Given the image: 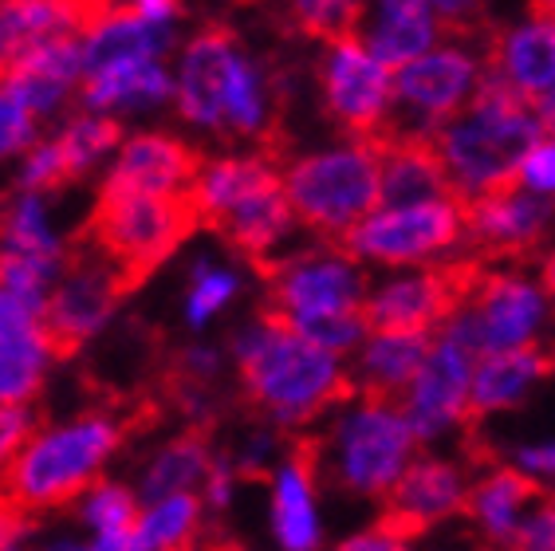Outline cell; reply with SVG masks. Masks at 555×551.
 <instances>
[{"mask_svg":"<svg viewBox=\"0 0 555 551\" xmlns=\"http://www.w3.org/2000/svg\"><path fill=\"white\" fill-rule=\"evenodd\" d=\"M60 359L48 304L0 287V406H36Z\"/></svg>","mask_w":555,"mask_h":551,"instance_id":"9a60e30c","label":"cell"},{"mask_svg":"<svg viewBox=\"0 0 555 551\" xmlns=\"http://www.w3.org/2000/svg\"><path fill=\"white\" fill-rule=\"evenodd\" d=\"M202 150L178 130L134 127L122 134L115 158L95 181V193H142V197H190Z\"/></svg>","mask_w":555,"mask_h":551,"instance_id":"2e32d148","label":"cell"},{"mask_svg":"<svg viewBox=\"0 0 555 551\" xmlns=\"http://www.w3.org/2000/svg\"><path fill=\"white\" fill-rule=\"evenodd\" d=\"M520 465L524 469H535V473H555V446L520 449Z\"/></svg>","mask_w":555,"mask_h":551,"instance_id":"60d3db41","label":"cell"},{"mask_svg":"<svg viewBox=\"0 0 555 551\" xmlns=\"http://www.w3.org/2000/svg\"><path fill=\"white\" fill-rule=\"evenodd\" d=\"M335 551H410V543L390 540V536H383V531L371 524L366 531H359V536H351V540H343Z\"/></svg>","mask_w":555,"mask_h":551,"instance_id":"ab89813d","label":"cell"},{"mask_svg":"<svg viewBox=\"0 0 555 551\" xmlns=\"http://www.w3.org/2000/svg\"><path fill=\"white\" fill-rule=\"evenodd\" d=\"M540 379H555V339H532L504 355H485L473 374L469 413L461 430H481L485 413L516 406Z\"/></svg>","mask_w":555,"mask_h":551,"instance_id":"484cf974","label":"cell"},{"mask_svg":"<svg viewBox=\"0 0 555 551\" xmlns=\"http://www.w3.org/2000/svg\"><path fill=\"white\" fill-rule=\"evenodd\" d=\"M547 485L528 477L516 465H489L485 473L473 477L469 500H465V516L481 531V551H508L520 520L528 516L535 500L544 497Z\"/></svg>","mask_w":555,"mask_h":551,"instance_id":"cb8c5ba5","label":"cell"},{"mask_svg":"<svg viewBox=\"0 0 555 551\" xmlns=\"http://www.w3.org/2000/svg\"><path fill=\"white\" fill-rule=\"evenodd\" d=\"M520 185H524V190L552 193V197H555V142H540V146L524 158Z\"/></svg>","mask_w":555,"mask_h":551,"instance_id":"74e56055","label":"cell"},{"mask_svg":"<svg viewBox=\"0 0 555 551\" xmlns=\"http://www.w3.org/2000/svg\"><path fill=\"white\" fill-rule=\"evenodd\" d=\"M284 79L229 24H205L173 55V115L190 134L272 150Z\"/></svg>","mask_w":555,"mask_h":551,"instance_id":"6da1fadb","label":"cell"},{"mask_svg":"<svg viewBox=\"0 0 555 551\" xmlns=\"http://www.w3.org/2000/svg\"><path fill=\"white\" fill-rule=\"evenodd\" d=\"M83 67L107 64V60H173L182 48L178 28L146 24L127 4H107L79 36Z\"/></svg>","mask_w":555,"mask_h":551,"instance_id":"f1b7e54d","label":"cell"},{"mask_svg":"<svg viewBox=\"0 0 555 551\" xmlns=\"http://www.w3.org/2000/svg\"><path fill=\"white\" fill-rule=\"evenodd\" d=\"M0 256L67 268V260L75 256V236L64 225L55 193L9 190L0 197Z\"/></svg>","mask_w":555,"mask_h":551,"instance_id":"44dd1931","label":"cell"},{"mask_svg":"<svg viewBox=\"0 0 555 551\" xmlns=\"http://www.w3.org/2000/svg\"><path fill=\"white\" fill-rule=\"evenodd\" d=\"M36 425H40V413L33 406H0V477L9 473L24 441L36 434Z\"/></svg>","mask_w":555,"mask_h":551,"instance_id":"8d00e7d4","label":"cell"},{"mask_svg":"<svg viewBox=\"0 0 555 551\" xmlns=\"http://www.w3.org/2000/svg\"><path fill=\"white\" fill-rule=\"evenodd\" d=\"M323 115L351 142H378L390 106H395V72L366 52L359 36L323 43L315 60Z\"/></svg>","mask_w":555,"mask_h":551,"instance_id":"8fae6325","label":"cell"},{"mask_svg":"<svg viewBox=\"0 0 555 551\" xmlns=\"http://www.w3.org/2000/svg\"><path fill=\"white\" fill-rule=\"evenodd\" d=\"M111 0H0V72L36 48L79 40Z\"/></svg>","mask_w":555,"mask_h":551,"instance_id":"603a6c76","label":"cell"},{"mask_svg":"<svg viewBox=\"0 0 555 551\" xmlns=\"http://www.w3.org/2000/svg\"><path fill=\"white\" fill-rule=\"evenodd\" d=\"M528 9L540 12V16H552V21H555V0H528Z\"/></svg>","mask_w":555,"mask_h":551,"instance_id":"ee69618b","label":"cell"},{"mask_svg":"<svg viewBox=\"0 0 555 551\" xmlns=\"http://www.w3.org/2000/svg\"><path fill=\"white\" fill-rule=\"evenodd\" d=\"M485 272H489V260L465 253L422 272L395 276L383 287H371L363 308L366 331L371 335H438L449 319L473 304Z\"/></svg>","mask_w":555,"mask_h":551,"instance_id":"30bf717a","label":"cell"},{"mask_svg":"<svg viewBox=\"0 0 555 551\" xmlns=\"http://www.w3.org/2000/svg\"><path fill=\"white\" fill-rule=\"evenodd\" d=\"M555 233V205L520 190L485 193L465 202V248L489 265L544 260Z\"/></svg>","mask_w":555,"mask_h":551,"instance_id":"e0dca14e","label":"cell"},{"mask_svg":"<svg viewBox=\"0 0 555 551\" xmlns=\"http://www.w3.org/2000/svg\"><path fill=\"white\" fill-rule=\"evenodd\" d=\"M540 138L544 123L532 99L520 95L504 75L485 72L473 103L449 118L434 142L461 202H473L485 193L520 190V166Z\"/></svg>","mask_w":555,"mask_h":551,"instance_id":"277c9868","label":"cell"},{"mask_svg":"<svg viewBox=\"0 0 555 551\" xmlns=\"http://www.w3.org/2000/svg\"><path fill=\"white\" fill-rule=\"evenodd\" d=\"M0 84L12 87L24 103L33 106L43 127L60 123L72 111H79L83 91V48L79 40H60L48 48H36L24 60L0 72Z\"/></svg>","mask_w":555,"mask_h":551,"instance_id":"7402d4cb","label":"cell"},{"mask_svg":"<svg viewBox=\"0 0 555 551\" xmlns=\"http://www.w3.org/2000/svg\"><path fill=\"white\" fill-rule=\"evenodd\" d=\"M473 480L465 469L441 457H414L410 469L395 480V488L383 497V509L374 528L398 543L422 540L429 528H438L441 520L465 516Z\"/></svg>","mask_w":555,"mask_h":551,"instance_id":"ac0fdd59","label":"cell"},{"mask_svg":"<svg viewBox=\"0 0 555 551\" xmlns=\"http://www.w3.org/2000/svg\"><path fill=\"white\" fill-rule=\"evenodd\" d=\"M79 106L115 123L173 111V60H107L83 67Z\"/></svg>","mask_w":555,"mask_h":551,"instance_id":"ffe728a7","label":"cell"},{"mask_svg":"<svg viewBox=\"0 0 555 551\" xmlns=\"http://www.w3.org/2000/svg\"><path fill=\"white\" fill-rule=\"evenodd\" d=\"M508 551H555V492L547 488L520 520Z\"/></svg>","mask_w":555,"mask_h":551,"instance_id":"d590c367","label":"cell"},{"mask_svg":"<svg viewBox=\"0 0 555 551\" xmlns=\"http://www.w3.org/2000/svg\"><path fill=\"white\" fill-rule=\"evenodd\" d=\"M477 362L481 359H477V350L469 343H461L449 331H438L426 367L417 371L414 386L406 394V406H402L417 441L438 437L449 425H465Z\"/></svg>","mask_w":555,"mask_h":551,"instance_id":"d6986e66","label":"cell"},{"mask_svg":"<svg viewBox=\"0 0 555 551\" xmlns=\"http://www.w3.org/2000/svg\"><path fill=\"white\" fill-rule=\"evenodd\" d=\"M280 154L260 146L205 154L190 185V205L202 229L221 236L241 260L268 268L304 233L284 193Z\"/></svg>","mask_w":555,"mask_h":551,"instance_id":"3957f363","label":"cell"},{"mask_svg":"<svg viewBox=\"0 0 555 551\" xmlns=\"http://www.w3.org/2000/svg\"><path fill=\"white\" fill-rule=\"evenodd\" d=\"M241 292H245L241 268L209 253L193 256L190 272H185V287H182V323L190 331L214 328L217 319L241 299Z\"/></svg>","mask_w":555,"mask_h":551,"instance_id":"1f68e13d","label":"cell"},{"mask_svg":"<svg viewBox=\"0 0 555 551\" xmlns=\"http://www.w3.org/2000/svg\"><path fill=\"white\" fill-rule=\"evenodd\" d=\"M202 229L190 197H142V193H95L87 217V244L107 256L130 287L158 272Z\"/></svg>","mask_w":555,"mask_h":551,"instance_id":"9c48e42d","label":"cell"},{"mask_svg":"<svg viewBox=\"0 0 555 551\" xmlns=\"http://www.w3.org/2000/svg\"><path fill=\"white\" fill-rule=\"evenodd\" d=\"M547 308H552V299L544 296L540 284L524 280L513 268L489 265L473 304L461 316L449 319L441 331L457 335L461 343H469L477 350V359H485V355H504V350L532 343Z\"/></svg>","mask_w":555,"mask_h":551,"instance_id":"4fadbf2b","label":"cell"},{"mask_svg":"<svg viewBox=\"0 0 555 551\" xmlns=\"http://www.w3.org/2000/svg\"><path fill=\"white\" fill-rule=\"evenodd\" d=\"M122 4L146 24H158V28H178L185 16V0H122Z\"/></svg>","mask_w":555,"mask_h":551,"instance_id":"f35d334b","label":"cell"},{"mask_svg":"<svg viewBox=\"0 0 555 551\" xmlns=\"http://www.w3.org/2000/svg\"><path fill=\"white\" fill-rule=\"evenodd\" d=\"M202 551H245V548H241L236 540H224V536L217 540V536H214V540H205V548H202Z\"/></svg>","mask_w":555,"mask_h":551,"instance_id":"7bdbcfd3","label":"cell"},{"mask_svg":"<svg viewBox=\"0 0 555 551\" xmlns=\"http://www.w3.org/2000/svg\"><path fill=\"white\" fill-rule=\"evenodd\" d=\"M33 551H91L83 543H48V548H33Z\"/></svg>","mask_w":555,"mask_h":551,"instance_id":"f6af8a7d","label":"cell"},{"mask_svg":"<svg viewBox=\"0 0 555 551\" xmlns=\"http://www.w3.org/2000/svg\"><path fill=\"white\" fill-rule=\"evenodd\" d=\"M540 287H544V296L552 299V308H555V244L547 248L544 260H540Z\"/></svg>","mask_w":555,"mask_h":551,"instance_id":"b9f144b4","label":"cell"},{"mask_svg":"<svg viewBox=\"0 0 555 551\" xmlns=\"http://www.w3.org/2000/svg\"><path fill=\"white\" fill-rule=\"evenodd\" d=\"M214 465L217 449L209 441V430L205 425H190V430L173 434L170 441H162L150 453L139 477V500L142 504H158V500L178 497V492H202Z\"/></svg>","mask_w":555,"mask_h":551,"instance_id":"f546056e","label":"cell"},{"mask_svg":"<svg viewBox=\"0 0 555 551\" xmlns=\"http://www.w3.org/2000/svg\"><path fill=\"white\" fill-rule=\"evenodd\" d=\"M224 350L253 418L280 434H304L311 422L359 398L351 367L339 355L296 335L260 308L229 335Z\"/></svg>","mask_w":555,"mask_h":551,"instance_id":"7a4b0ae2","label":"cell"},{"mask_svg":"<svg viewBox=\"0 0 555 551\" xmlns=\"http://www.w3.org/2000/svg\"><path fill=\"white\" fill-rule=\"evenodd\" d=\"M378 150H383V209H410V205L461 197L449 181L434 138H402Z\"/></svg>","mask_w":555,"mask_h":551,"instance_id":"83f0119b","label":"cell"},{"mask_svg":"<svg viewBox=\"0 0 555 551\" xmlns=\"http://www.w3.org/2000/svg\"><path fill=\"white\" fill-rule=\"evenodd\" d=\"M284 193L299 229L320 241H335L351 233L354 225L383 209V150L374 142L304 150L280 162Z\"/></svg>","mask_w":555,"mask_h":551,"instance_id":"8992f818","label":"cell"},{"mask_svg":"<svg viewBox=\"0 0 555 551\" xmlns=\"http://www.w3.org/2000/svg\"><path fill=\"white\" fill-rule=\"evenodd\" d=\"M43 123L12 87L0 84V166H16L40 142Z\"/></svg>","mask_w":555,"mask_h":551,"instance_id":"e575fe53","label":"cell"},{"mask_svg":"<svg viewBox=\"0 0 555 551\" xmlns=\"http://www.w3.org/2000/svg\"><path fill=\"white\" fill-rule=\"evenodd\" d=\"M127 292L130 280L99 248L91 244L75 248L64 276L55 280L52 296H48V323H52V335L64 347V355H75L87 343H95L99 335H107L122 311Z\"/></svg>","mask_w":555,"mask_h":551,"instance_id":"5bb4252c","label":"cell"},{"mask_svg":"<svg viewBox=\"0 0 555 551\" xmlns=\"http://www.w3.org/2000/svg\"><path fill=\"white\" fill-rule=\"evenodd\" d=\"M55 150H60V162H64V178L67 185H79V181H99L103 170L115 158L118 142H122V123L107 115H95V111H72L67 118L48 127Z\"/></svg>","mask_w":555,"mask_h":551,"instance_id":"4dcf8cb0","label":"cell"},{"mask_svg":"<svg viewBox=\"0 0 555 551\" xmlns=\"http://www.w3.org/2000/svg\"><path fill=\"white\" fill-rule=\"evenodd\" d=\"M315 446H320V477L351 497L383 500L410 469V457L422 441L406 410L354 398L335 410L332 425L315 434Z\"/></svg>","mask_w":555,"mask_h":551,"instance_id":"ba28073f","label":"cell"},{"mask_svg":"<svg viewBox=\"0 0 555 551\" xmlns=\"http://www.w3.org/2000/svg\"><path fill=\"white\" fill-rule=\"evenodd\" d=\"M127 437L130 418L111 406H91L60 422H40L9 473L0 477V492L33 516L72 509L87 497V488L103 480V469L127 446Z\"/></svg>","mask_w":555,"mask_h":551,"instance_id":"5b68a950","label":"cell"},{"mask_svg":"<svg viewBox=\"0 0 555 551\" xmlns=\"http://www.w3.org/2000/svg\"><path fill=\"white\" fill-rule=\"evenodd\" d=\"M434 339L438 335H366L351 367L359 398L402 410L417 371L426 367L429 350H434Z\"/></svg>","mask_w":555,"mask_h":551,"instance_id":"4316f807","label":"cell"},{"mask_svg":"<svg viewBox=\"0 0 555 551\" xmlns=\"http://www.w3.org/2000/svg\"><path fill=\"white\" fill-rule=\"evenodd\" d=\"M280 4H284V21L299 36L320 43L354 36L366 9V0H280Z\"/></svg>","mask_w":555,"mask_h":551,"instance_id":"836d02e7","label":"cell"},{"mask_svg":"<svg viewBox=\"0 0 555 551\" xmlns=\"http://www.w3.org/2000/svg\"><path fill=\"white\" fill-rule=\"evenodd\" d=\"M343 248L363 265H417L446 253L453 244H465V202H426L410 209H378L343 236Z\"/></svg>","mask_w":555,"mask_h":551,"instance_id":"7c38bea8","label":"cell"},{"mask_svg":"<svg viewBox=\"0 0 555 551\" xmlns=\"http://www.w3.org/2000/svg\"><path fill=\"white\" fill-rule=\"evenodd\" d=\"M264 280V304L260 311L292 328L308 339L311 331L327 319L363 316L371 296V276L343 244L311 236L304 244H292L288 253L260 268Z\"/></svg>","mask_w":555,"mask_h":551,"instance_id":"52a82bcc","label":"cell"},{"mask_svg":"<svg viewBox=\"0 0 555 551\" xmlns=\"http://www.w3.org/2000/svg\"><path fill=\"white\" fill-rule=\"evenodd\" d=\"M485 72L504 75L508 84L528 95L532 103L547 99V91L555 87V21L528 12L524 24H508L496 28L485 55Z\"/></svg>","mask_w":555,"mask_h":551,"instance_id":"d4e9b609","label":"cell"},{"mask_svg":"<svg viewBox=\"0 0 555 551\" xmlns=\"http://www.w3.org/2000/svg\"><path fill=\"white\" fill-rule=\"evenodd\" d=\"M75 509H79V516L95 528V536H115V540H130L142 520L139 488H130L111 477L95 480V485L87 488V497L79 500Z\"/></svg>","mask_w":555,"mask_h":551,"instance_id":"d6a6232c","label":"cell"}]
</instances>
